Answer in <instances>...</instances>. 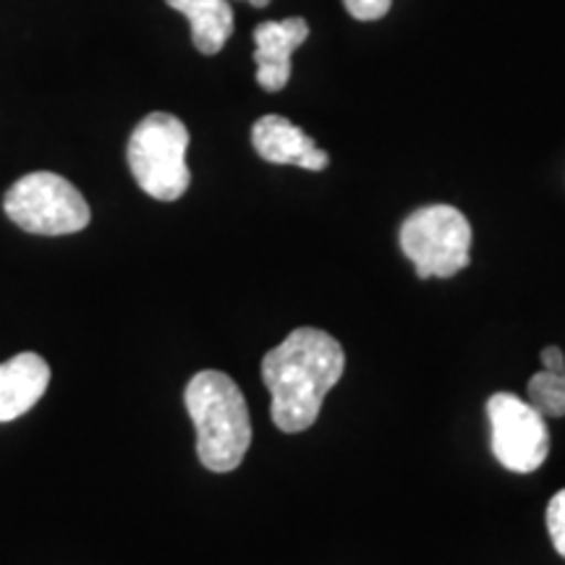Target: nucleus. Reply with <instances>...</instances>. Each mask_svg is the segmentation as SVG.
I'll list each match as a JSON object with an SVG mask.
<instances>
[{
	"instance_id": "nucleus-12",
	"label": "nucleus",
	"mask_w": 565,
	"mask_h": 565,
	"mask_svg": "<svg viewBox=\"0 0 565 565\" xmlns=\"http://www.w3.org/2000/svg\"><path fill=\"white\" fill-rule=\"evenodd\" d=\"M547 532L557 553L565 557V490L547 503Z\"/></svg>"
},
{
	"instance_id": "nucleus-5",
	"label": "nucleus",
	"mask_w": 565,
	"mask_h": 565,
	"mask_svg": "<svg viewBox=\"0 0 565 565\" xmlns=\"http://www.w3.org/2000/svg\"><path fill=\"white\" fill-rule=\"evenodd\" d=\"M3 210L21 231L38 236H68L84 231L92 221L79 189L51 171L30 173L13 183L6 192Z\"/></svg>"
},
{
	"instance_id": "nucleus-11",
	"label": "nucleus",
	"mask_w": 565,
	"mask_h": 565,
	"mask_svg": "<svg viewBox=\"0 0 565 565\" xmlns=\"http://www.w3.org/2000/svg\"><path fill=\"white\" fill-rule=\"evenodd\" d=\"M529 404L545 419H561L565 416V372H536L526 383Z\"/></svg>"
},
{
	"instance_id": "nucleus-13",
	"label": "nucleus",
	"mask_w": 565,
	"mask_h": 565,
	"mask_svg": "<svg viewBox=\"0 0 565 565\" xmlns=\"http://www.w3.org/2000/svg\"><path fill=\"white\" fill-rule=\"evenodd\" d=\"M343 6L356 21H377L391 11L393 0H343Z\"/></svg>"
},
{
	"instance_id": "nucleus-9",
	"label": "nucleus",
	"mask_w": 565,
	"mask_h": 565,
	"mask_svg": "<svg viewBox=\"0 0 565 565\" xmlns=\"http://www.w3.org/2000/svg\"><path fill=\"white\" fill-rule=\"evenodd\" d=\"M51 366L40 353H19L0 364V424L19 419L45 395Z\"/></svg>"
},
{
	"instance_id": "nucleus-2",
	"label": "nucleus",
	"mask_w": 565,
	"mask_h": 565,
	"mask_svg": "<svg viewBox=\"0 0 565 565\" xmlns=\"http://www.w3.org/2000/svg\"><path fill=\"white\" fill-rule=\"evenodd\" d=\"M186 412L196 427V456L204 469L228 475L252 445V419L244 393L228 374L204 370L189 380Z\"/></svg>"
},
{
	"instance_id": "nucleus-10",
	"label": "nucleus",
	"mask_w": 565,
	"mask_h": 565,
	"mask_svg": "<svg viewBox=\"0 0 565 565\" xmlns=\"http://www.w3.org/2000/svg\"><path fill=\"white\" fill-rule=\"evenodd\" d=\"M173 11L192 24L194 47L202 55H215L233 34V9L228 0H166Z\"/></svg>"
},
{
	"instance_id": "nucleus-8",
	"label": "nucleus",
	"mask_w": 565,
	"mask_h": 565,
	"mask_svg": "<svg viewBox=\"0 0 565 565\" xmlns=\"http://www.w3.org/2000/svg\"><path fill=\"white\" fill-rule=\"evenodd\" d=\"M252 145L257 154L273 166H296L303 171H324L328 152L282 116H263L252 126Z\"/></svg>"
},
{
	"instance_id": "nucleus-1",
	"label": "nucleus",
	"mask_w": 565,
	"mask_h": 565,
	"mask_svg": "<svg viewBox=\"0 0 565 565\" xmlns=\"http://www.w3.org/2000/svg\"><path fill=\"white\" fill-rule=\"evenodd\" d=\"M345 353L333 335L299 328L265 353L263 380L273 395L270 414L280 433H303L317 422L322 401L341 383Z\"/></svg>"
},
{
	"instance_id": "nucleus-14",
	"label": "nucleus",
	"mask_w": 565,
	"mask_h": 565,
	"mask_svg": "<svg viewBox=\"0 0 565 565\" xmlns=\"http://www.w3.org/2000/svg\"><path fill=\"white\" fill-rule=\"evenodd\" d=\"M542 366L547 372H565V353L557 345H547L542 349Z\"/></svg>"
},
{
	"instance_id": "nucleus-15",
	"label": "nucleus",
	"mask_w": 565,
	"mask_h": 565,
	"mask_svg": "<svg viewBox=\"0 0 565 565\" xmlns=\"http://www.w3.org/2000/svg\"><path fill=\"white\" fill-rule=\"evenodd\" d=\"M246 3L254 6V9H267V6H270V0H246Z\"/></svg>"
},
{
	"instance_id": "nucleus-3",
	"label": "nucleus",
	"mask_w": 565,
	"mask_h": 565,
	"mask_svg": "<svg viewBox=\"0 0 565 565\" xmlns=\"http://www.w3.org/2000/svg\"><path fill=\"white\" fill-rule=\"evenodd\" d=\"M189 129L171 113H150L131 131L126 158L139 189L152 200L175 202L186 194L192 173L186 166Z\"/></svg>"
},
{
	"instance_id": "nucleus-6",
	"label": "nucleus",
	"mask_w": 565,
	"mask_h": 565,
	"mask_svg": "<svg viewBox=\"0 0 565 565\" xmlns=\"http://www.w3.org/2000/svg\"><path fill=\"white\" fill-rule=\"evenodd\" d=\"M490 445L500 466L515 475H532L550 456L547 419L529 401L513 393H494L487 401Z\"/></svg>"
},
{
	"instance_id": "nucleus-4",
	"label": "nucleus",
	"mask_w": 565,
	"mask_h": 565,
	"mask_svg": "<svg viewBox=\"0 0 565 565\" xmlns=\"http://www.w3.org/2000/svg\"><path fill=\"white\" fill-rule=\"evenodd\" d=\"M401 249L414 263L416 278H454L469 267L471 225L450 204L414 210L401 225Z\"/></svg>"
},
{
	"instance_id": "nucleus-7",
	"label": "nucleus",
	"mask_w": 565,
	"mask_h": 565,
	"mask_svg": "<svg viewBox=\"0 0 565 565\" xmlns=\"http://www.w3.org/2000/svg\"><path fill=\"white\" fill-rule=\"evenodd\" d=\"M309 38V24L301 17L282 21H265L254 30V63H257V82L265 92H280L291 79V55Z\"/></svg>"
}]
</instances>
